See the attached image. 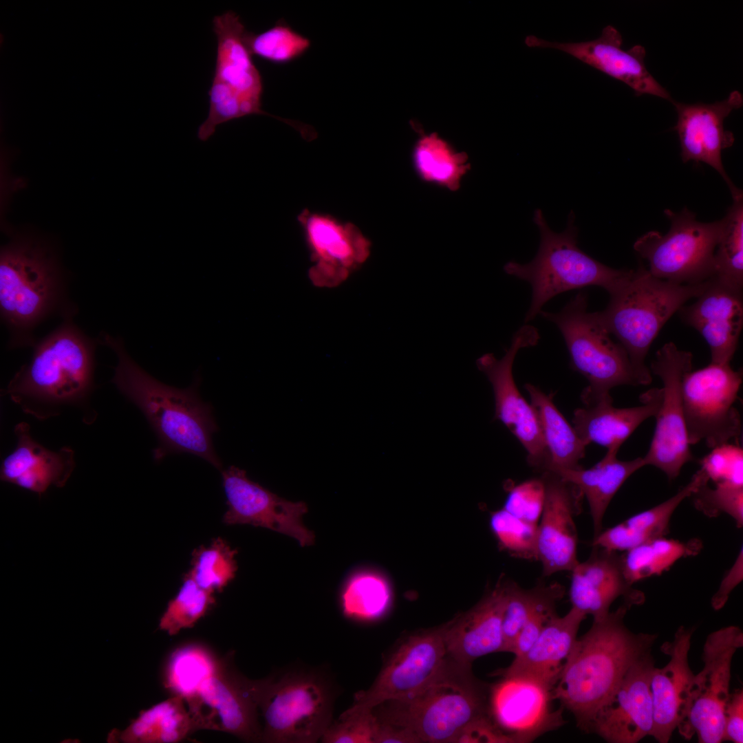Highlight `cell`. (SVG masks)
I'll use <instances>...</instances> for the list:
<instances>
[{"instance_id":"26","label":"cell","mask_w":743,"mask_h":743,"mask_svg":"<svg viewBox=\"0 0 743 743\" xmlns=\"http://www.w3.org/2000/svg\"><path fill=\"white\" fill-rule=\"evenodd\" d=\"M570 599L572 607L591 615L605 617L615 600L623 597L630 607L645 602L644 593L633 588L625 577L622 554L592 546L590 557L571 571Z\"/></svg>"},{"instance_id":"8","label":"cell","mask_w":743,"mask_h":743,"mask_svg":"<svg viewBox=\"0 0 743 743\" xmlns=\"http://www.w3.org/2000/svg\"><path fill=\"white\" fill-rule=\"evenodd\" d=\"M252 688L264 722L261 742L314 743L332 724L337 689L324 671L288 669L252 680Z\"/></svg>"},{"instance_id":"35","label":"cell","mask_w":743,"mask_h":743,"mask_svg":"<svg viewBox=\"0 0 743 743\" xmlns=\"http://www.w3.org/2000/svg\"><path fill=\"white\" fill-rule=\"evenodd\" d=\"M413 165L420 177L429 182L455 191L470 169L468 156L457 151L435 133L424 134L413 150Z\"/></svg>"},{"instance_id":"33","label":"cell","mask_w":743,"mask_h":743,"mask_svg":"<svg viewBox=\"0 0 743 743\" xmlns=\"http://www.w3.org/2000/svg\"><path fill=\"white\" fill-rule=\"evenodd\" d=\"M524 387L538 417L548 455L545 471L581 468L580 462L585 455L588 445L554 405V394H546L531 383L525 384Z\"/></svg>"},{"instance_id":"48","label":"cell","mask_w":743,"mask_h":743,"mask_svg":"<svg viewBox=\"0 0 743 743\" xmlns=\"http://www.w3.org/2000/svg\"><path fill=\"white\" fill-rule=\"evenodd\" d=\"M378 719L372 711L343 715L331 724L321 740L325 743H374Z\"/></svg>"},{"instance_id":"52","label":"cell","mask_w":743,"mask_h":743,"mask_svg":"<svg viewBox=\"0 0 743 743\" xmlns=\"http://www.w3.org/2000/svg\"><path fill=\"white\" fill-rule=\"evenodd\" d=\"M722 741L743 742V689L730 693L724 711Z\"/></svg>"},{"instance_id":"2","label":"cell","mask_w":743,"mask_h":743,"mask_svg":"<svg viewBox=\"0 0 743 743\" xmlns=\"http://www.w3.org/2000/svg\"><path fill=\"white\" fill-rule=\"evenodd\" d=\"M629 608L623 603L605 617L593 620L590 629L577 638L552 689L553 700L569 710L577 726L586 732L629 668L652 651L658 638L626 627L624 619Z\"/></svg>"},{"instance_id":"16","label":"cell","mask_w":743,"mask_h":743,"mask_svg":"<svg viewBox=\"0 0 743 743\" xmlns=\"http://www.w3.org/2000/svg\"><path fill=\"white\" fill-rule=\"evenodd\" d=\"M540 338L534 326L526 323L513 334L505 354L497 359L491 353L481 356L477 368L491 383L495 398V418L501 421L519 440L527 452L529 465L543 472L548 455L538 417L532 405L524 398L515 383L513 367L520 349L535 346Z\"/></svg>"},{"instance_id":"23","label":"cell","mask_w":743,"mask_h":743,"mask_svg":"<svg viewBox=\"0 0 743 743\" xmlns=\"http://www.w3.org/2000/svg\"><path fill=\"white\" fill-rule=\"evenodd\" d=\"M678 120L674 129L677 132L680 156L684 163L703 162L714 169L729 186L733 198L742 194L724 170L722 152L735 141L733 133L724 127L725 118L743 105L742 94L733 91L729 96L713 103H682L673 100Z\"/></svg>"},{"instance_id":"54","label":"cell","mask_w":743,"mask_h":743,"mask_svg":"<svg viewBox=\"0 0 743 743\" xmlns=\"http://www.w3.org/2000/svg\"><path fill=\"white\" fill-rule=\"evenodd\" d=\"M394 742L416 743L420 742V741L409 729L402 726L383 722L378 720L374 743Z\"/></svg>"},{"instance_id":"3","label":"cell","mask_w":743,"mask_h":743,"mask_svg":"<svg viewBox=\"0 0 743 743\" xmlns=\"http://www.w3.org/2000/svg\"><path fill=\"white\" fill-rule=\"evenodd\" d=\"M64 319L33 345L30 360L10 380L3 395L43 420L63 407L87 401L93 391L96 341L72 321Z\"/></svg>"},{"instance_id":"49","label":"cell","mask_w":743,"mask_h":743,"mask_svg":"<svg viewBox=\"0 0 743 743\" xmlns=\"http://www.w3.org/2000/svg\"><path fill=\"white\" fill-rule=\"evenodd\" d=\"M544 502V487L539 478L525 481L508 493L504 508L526 521L538 524Z\"/></svg>"},{"instance_id":"45","label":"cell","mask_w":743,"mask_h":743,"mask_svg":"<svg viewBox=\"0 0 743 743\" xmlns=\"http://www.w3.org/2000/svg\"><path fill=\"white\" fill-rule=\"evenodd\" d=\"M490 527L502 550L513 557L537 560V524L522 520L503 508L491 514Z\"/></svg>"},{"instance_id":"47","label":"cell","mask_w":743,"mask_h":743,"mask_svg":"<svg viewBox=\"0 0 743 743\" xmlns=\"http://www.w3.org/2000/svg\"><path fill=\"white\" fill-rule=\"evenodd\" d=\"M700 463L715 485L743 487V450L739 445L726 443L714 447Z\"/></svg>"},{"instance_id":"12","label":"cell","mask_w":743,"mask_h":743,"mask_svg":"<svg viewBox=\"0 0 743 743\" xmlns=\"http://www.w3.org/2000/svg\"><path fill=\"white\" fill-rule=\"evenodd\" d=\"M742 383V372L730 363H711L684 376L682 407L689 445L704 441L713 449L739 440L741 418L735 403Z\"/></svg>"},{"instance_id":"18","label":"cell","mask_w":743,"mask_h":743,"mask_svg":"<svg viewBox=\"0 0 743 743\" xmlns=\"http://www.w3.org/2000/svg\"><path fill=\"white\" fill-rule=\"evenodd\" d=\"M297 220L310 252L308 277L314 286L336 287L368 259L371 242L354 224L307 208Z\"/></svg>"},{"instance_id":"38","label":"cell","mask_w":743,"mask_h":743,"mask_svg":"<svg viewBox=\"0 0 743 743\" xmlns=\"http://www.w3.org/2000/svg\"><path fill=\"white\" fill-rule=\"evenodd\" d=\"M702 548L700 541L687 542L655 538L622 554L624 573L631 583L661 574L681 558L694 556Z\"/></svg>"},{"instance_id":"10","label":"cell","mask_w":743,"mask_h":743,"mask_svg":"<svg viewBox=\"0 0 743 743\" xmlns=\"http://www.w3.org/2000/svg\"><path fill=\"white\" fill-rule=\"evenodd\" d=\"M539 315L558 327L571 367L588 381L581 396L584 405L610 397L613 387L640 385L625 349L612 338L598 312H588L585 292H577L560 311L541 310Z\"/></svg>"},{"instance_id":"40","label":"cell","mask_w":743,"mask_h":743,"mask_svg":"<svg viewBox=\"0 0 743 743\" xmlns=\"http://www.w3.org/2000/svg\"><path fill=\"white\" fill-rule=\"evenodd\" d=\"M733 200V204L723 218V230L714 252L711 278L742 290L743 195Z\"/></svg>"},{"instance_id":"25","label":"cell","mask_w":743,"mask_h":743,"mask_svg":"<svg viewBox=\"0 0 743 743\" xmlns=\"http://www.w3.org/2000/svg\"><path fill=\"white\" fill-rule=\"evenodd\" d=\"M677 312L684 323L704 338L711 363H730L743 325L742 290L710 278L696 301Z\"/></svg>"},{"instance_id":"9","label":"cell","mask_w":743,"mask_h":743,"mask_svg":"<svg viewBox=\"0 0 743 743\" xmlns=\"http://www.w3.org/2000/svg\"><path fill=\"white\" fill-rule=\"evenodd\" d=\"M213 30L217 38L216 61L208 91L209 111L199 126L197 136L207 141L217 127L250 115L277 118L308 134V125L271 115L262 109L263 84L246 42V30L239 16L232 10L214 17Z\"/></svg>"},{"instance_id":"43","label":"cell","mask_w":743,"mask_h":743,"mask_svg":"<svg viewBox=\"0 0 743 743\" xmlns=\"http://www.w3.org/2000/svg\"><path fill=\"white\" fill-rule=\"evenodd\" d=\"M213 594L199 586L187 573L160 619V629L174 636L182 629L192 627L215 603Z\"/></svg>"},{"instance_id":"14","label":"cell","mask_w":743,"mask_h":743,"mask_svg":"<svg viewBox=\"0 0 743 743\" xmlns=\"http://www.w3.org/2000/svg\"><path fill=\"white\" fill-rule=\"evenodd\" d=\"M448 660L443 625L409 636L386 660L370 687L357 692L353 704L341 714L369 711L384 702L412 697L437 677Z\"/></svg>"},{"instance_id":"29","label":"cell","mask_w":743,"mask_h":743,"mask_svg":"<svg viewBox=\"0 0 743 743\" xmlns=\"http://www.w3.org/2000/svg\"><path fill=\"white\" fill-rule=\"evenodd\" d=\"M14 432L17 443L1 463V480L39 496L50 486L63 487L75 467L74 451L68 446L56 451L46 449L32 438L25 422L18 423Z\"/></svg>"},{"instance_id":"42","label":"cell","mask_w":743,"mask_h":743,"mask_svg":"<svg viewBox=\"0 0 743 743\" xmlns=\"http://www.w3.org/2000/svg\"><path fill=\"white\" fill-rule=\"evenodd\" d=\"M246 44L253 56L275 64H285L301 57L311 41L293 30L283 19L259 34L246 31Z\"/></svg>"},{"instance_id":"41","label":"cell","mask_w":743,"mask_h":743,"mask_svg":"<svg viewBox=\"0 0 743 743\" xmlns=\"http://www.w3.org/2000/svg\"><path fill=\"white\" fill-rule=\"evenodd\" d=\"M236 554L226 541L217 538L209 546L193 551L188 574L202 588L221 592L235 577Z\"/></svg>"},{"instance_id":"7","label":"cell","mask_w":743,"mask_h":743,"mask_svg":"<svg viewBox=\"0 0 743 743\" xmlns=\"http://www.w3.org/2000/svg\"><path fill=\"white\" fill-rule=\"evenodd\" d=\"M533 221L540 234L535 257L527 263L510 261L504 267L508 274L531 286V302L524 318L526 323L534 320L543 306L557 294L588 286L601 287L610 294L632 274L633 270L610 268L579 248L572 211L566 229L561 233L549 227L541 209L535 211Z\"/></svg>"},{"instance_id":"19","label":"cell","mask_w":743,"mask_h":743,"mask_svg":"<svg viewBox=\"0 0 743 743\" xmlns=\"http://www.w3.org/2000/svg\"><path fill=\"white\" fill-rule=\"evenodd\" d=\"M228 509L225 524L260 526L296 539L301 546L314 543V534L302 522L308 512L303 502H290L272 493L235 466L222 471Z\"/></svg>"},{"instance_id":"22","label":"cell","mask_w":743,"mask_h":743,"mask_svg":"<svg viewBox=\"0 0 743 743\" xmlns=\"http://www.w3.org/2000/svg\"><path fill=\"white\" fill-rule=\"evenodd\" d=\"M544 502L537 524V560L544 577L570 571L579 563L578 535L574 521L583 495L574 484L550 471L541 473Z\"/></svg>"},{"instance_id":"4","label":"cell","mask_w":743,"mask_h":743,"mask_svg":"<svg viewBox=\"0 0 743 743\" xmlns=\"http://www.w3.org/2000/svg\"><path fill=\"white\" fill-rule=\"evenodd\" d=\"M68 279L54 251L30 237H17L1 248L0 314L8 347L32 346L33 332L54 314L73 318Z\"/></svg>"},{"instance_id":"5","label":"cell","mask_w":743,"mask_h":743,"mask_svg":"<svg viewBox=\"0 0 743 743\" xmlns=\"http://www.w3.org/2000/svg\"><path fill=\"white\" fill-rule=\"evenodd\" d=\"M488 691L474 677L471 666L449 658L442 671L419 693L384 702L372 711L379 721L409 729L420 742H455L467 724L490 715Z\"/></svg>"},{"instance_id":"28","label":"cell","mask_w":743,"mask_h":743,"mask_svg":"<svg viewBox=\"0 0 743 743\" xmlns=\"http://www.w3.org/2000/svg\"><path fill=\"white\" fill-rule=\"evenodd\" d=\"M506 581L499 580L472 608L443 625L444 643L449 658L471 666L484 655L502 652V616L506 599Z\"/></svg>"},{"instance_id":"17","label":"cell","mask_w":743,"mask_h":743,"mask_svg":"<svg viewBox=\"0 0 743 743\" xmlns=\"http://www.w3.org/2000/svg\"><path fill=\"white\" fill-rule=\"evenodd\" d=\"M193 732L206 729L226 732L246 742H261L252 680L224 662L193 696L185 700Z\"/></svg>"},{"instance_id":"1","label":"cell","mask_w":743,"mask_h":743,"mask_svg":"<svg viewBox=\"0 0 743 743\" xmlns=\"http://www.w3.org/2000/svg\"><path fill=\"white\" fill-rule=\"evenodd\" d=\"M98 341L117 356L111 380L118 390L144 414L157 436L156 461L170 454L196 455L222 470L213 436L218 431L212 406L199 394L196 376L187 387L164 383L142 368L129 354L123 341L102 332Z\"/></svg>"},{"instance_id":"34","label":"cell","mask_w":743,"mask_h":743,"mask_svg":"<svg viewBox=\"0 0 743 743\" xmlns=\"http://www.w3.org/2000/svg\"><path fill=\"white\" fill-rule=\"evenodd\" d=\"M185 700L173 696L142 711L125 729L118 733V740L127 743H175L190 735L192 721Z\"/></svg>"},{"instance_id":"32","label":"cell","mask_w":743,"mask_h":743,"mask_svg":"<svg viewBox=\"0 0 743 743\" xmlns=\"http://www.w3.org/2000/svg\"><path fill=\"white\" fill-rule=\"evenodd\" d=\"M617 452L607 451L603 459L590 469H561L553 473L576 486L585 497L592 517L594 537L603 530V520L612 499L625 482L645 466L641 457L623 461Z\"/></svg>"},{"instance_id":"21","label":"cell","mask_w":743,"mask_h":743,"mask_svg":"<svg viewBox=\"0 0 743 743\" xmlns=\"http://www.w3.org/2000/svg\"><path fill=\"white\" fill-rule=\"evenodd\" d=\"M552 690L524 677L506 676L488 693L489 714L514 743L530 742L564 723L562 707L552 711Z\"/></svg>"},{"instance_id":"27","label":"cell","mask_w":743,"mask_h":743,"mask_svg":"<svg viewBox=\"0 0 743 743\" xmlns=\"http://www.w3.org/2000/svg\"><path fill=\"white\" fill-rule=\"evenodd\" d=\"M694 628L680 626L671 642L661 645L663 653L669 656L662 668H654L650 678L654 708L652 736L660 743H667L682 719L689 700L694 674L688 655Z\"/></svg>"},{"instance_id":"44","label":"cell","mask_w":743,"mask_h":743,"mask_svg":"<svg viewBox=\"0 0 743 743\" xmlns=\"http://www.w3.org/2000/svg\"><path fill=\"white\" fill-rule=\"evenodd\" d=\"M709 481L707 474L700 468L689 482L674 495L649 509L634 515L623 522L644 542L665 537L669 531L671 517L677 507L684 499L691 497L700 485Z\"/></svg>"},{"instance_id":"37","label":"cell","mask_w":743,"mask_h":743,"mask_svg":"<svg viewBox=\"0 0 743 743\" xmlns=\"http://www.w3.org/2000/svg\"><path fill=\"white\" fill-rule=\"evenodd\" d=\"M564 587L557 582L537 583L524 589L507 579L506 599L502 616V652L512 653L516 638L527 621L543 607L557 604L564 595Z\"/></svg>"},{"instance_id":"36","label":"cell","mask_w":743,"mask_h":743,"mask_svg":"<svg viewBox=\"0 0 743 743\" xmlns=\"http://www.w3.org/2000/svg\"><path fill=\"white\" fill-rule=\"evenodd\" d=\"M222 663L203 645L190 643L177 647L171 654L165 666L164 687L173 696L186 700L195 694Z\"/></svg>"},{"instance_id":"30","label":"cell","mask_w":743,"mask_h":743,"mask_svg":"<svg viewBox=\"0 0 743 743\" xmlns=\"http://www.w3.org/2000/svg\"><path fill=\"white\" fill-rule=\"evenodd\" d=\"M586 616L574 607L561 617L554 615L539 637L524 654L515 657L506 668L494 675L518 676L536 680L552 691L577 640Z\"/></svg>"},{"instance_id":"51","label":"cell","mask_w":743,"mask_h":743,"mask_svg":"<svg viewBox=\"0 0 743 743\" xmlns=\"http://www.w3.org/2000/svg\"><path fill=\"white\" fill-rule=\"evenodd\" d=\"M557 614L556 605L546 606L533 615L519 632L512 653L515 657L526 653L539 637L548 620Z\"/></svg>"},{"instance_id":"53","label":"cell","mask_w":743,"mask_h":743,"mask_svg":"<svg viewBox=\"0 0 743 743\" xmlns=\"http://www.w3.org/2000/svg\"><path fill=\"white\" fill-rule=\"evenodd\" d=\"M743 580V551L739 552L733 566L724 574L720 586L711 598V603L713 610H719L726 603L732 591Z\"/></svg>"},{"instance_id":"50","label":"cell","mask_w":743,"mask_h":743,"mask_svg":"<svg viewBox=\"0 0 743 743\" xmlns=\"http://www.w3.org/2000/svg\"><path fill=\"white\" fill-rule=\"evenodd\" d=\"M455 742L514 743L509 736L497 727L491 715L480 718L467 724L457 736Z\"/></svg>"},{"instance_id":"24","label":"cell","mask_w":743,"mask_h":743,"mask_svg":"<svg viewBox=\"0 0 743 743\" xmlns=\"http://www.w3.org/2000/svg\"><path fill=\"white\" fill-rule=\"evenodd\" d=\"M525 43L530 47L563 51L623 82L632 89L637 96L649 94L671 103L674 100L669 92L656 80L646 67L645 47L636 45L627 50H623L622 35L612 25L605 26L601 36L592 41L560 43L530 35L526 37Z\"/></svg>"},{"instance_id":"39","label":"cell","mask_w":743,"mask_h":743,"mask_svg":"<svg viewBox=\"0 0 743 743\" xmlns=\"http://www.w3.org/2000/svg\"><path fill=\"white\" fill-rule=\"evenodd\" d=\"M343 614L360 621H374L383 616L392 601L388 581L372 571H362L353 575L341 593Z\"/></svg>"},{"instance_id":"13","label":"cell","mask_w":743,"mask_h":743,"mask_svg":"<svg viewBox=\"0 0 743 743\" xmlns=\"http://www.w3.org/2000/svg\"><path fill=\"white\" fill-rule=\"evenodd\" d=\"M743 646V632L729 625L709 634L703 645L702 670L694 675L685 715L677 726L686 740L722 742L724 711L730 696L733 656Z\"/></svg>"},{"instance_id":"46","label":"cell","mask_w":743,"mask_h":743,"mask_svg":"<svg viewBox=\"0 0 743 743\" xmlns=\"http://www.w3.org/2000/svg\"><path fill=\"white\" fill-rule=\"evenodd\" d=\"M695 508L709 517L721 513L731 516L737 528L743 526V487L700 485L691 496Z\"/></svg>"},{"instance_id":"11","label":"cell","mask_w":743,"mask_h":743,"mask_svg":"<svg viewBox=\"0 0 743 743\" xmlns=\"http://www.w3.org/2000/svg\"><path fill=\"white\" fill-rule=\"evenodd\" d=\"M664 213L671 222L669 231L665 235L649 231L634 244L635 251L647 261L648 271L656 278L680 284H696L711 278L723 218L701 222L686 207L678 213L666 209Z\"/></svg>"},{"instance_id":"15","label":"cell","mask_w":743,"mask_h":743,"mask_svg":"<svg viewBox=\"0 0 743 743\" xmlns=\"http://www.w3.org/2000/svg\"><path fill=\"white\" fill-rule=\"evenodd\" d=\"M693 356L674 343H665L651 363L650 372L663 383L662 400L655 416L656 427L649 449L643 457L646 465L675 480L682 466L693 460L684 420L682 383L691 371Z\"/></svg>"},{"instance_id":"20","label":"cell","mask_w":743,"mask_h":743,"mask_svg":"<svg viewBox=\"0 0 743 743\" xmlns=\"http://www.w3.org/2000/svg\"><path fill=\"white\" fill-rule=\"evenodd\" d=\"M649 651L627 671L619 684L599 709L588 733L610 743H637L652 736L654 708L650 678L654 661Z\"/></svg>"},{"instance_id":"6","label":"cell","mask_w":743,"mask_h":743,"mask_svg":"<svg viewBox=\"0 0 743 743\" xmlns=\"http://www.w3.org/2000/svg\"><path fill=\"white\" fill-rule=\"evenodd\" d=\"M708 280L680 284L654 277L643 265L610 294L607 307L597 312L603 324L627 352L640 385L652 382L645 365L649 349L670 317L698 297Z\"/></svg>"},{"instance_id":"31","label":"cell","mask_w":743,"mask_h":743,"mask_svg":"<svg viewBox=\"0 0 743 743\" xmlns=\"http://www.w3.org/2000/svg\"><path fill=\"white\" fill-rule=\"evenodd\" d=\"M661 400L662 389L652 388L640 395L636 407H615L612 397L586 404L574 411L573 427L587 445L595 443L618 453L641 423L655 417Z\"/></svg>"}]
</instances>
